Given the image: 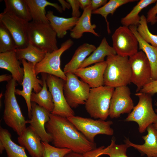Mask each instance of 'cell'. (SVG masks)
<instances>
[{
	"mask_svg": "<svg viewBox=\"0 0 157 157\" xmlns=\"http://www.w3.org/2000/svg\"><path fill=\"white\" fill-rule=\"evenodd\" d=\"M31 117L28 120L29 126L39 135L42 141L49 143L52 142L51 137L45 128L46 124L50 119V113L34 102H31Z\"/></svg>",
	"mask_w": 157,
	"mask_h": 157,
	"instance_id": "obj_16",
	"label": "cell"
},
{
	"mask_svg": "<svg viewBox=\"0 0 157 157\" xmlns=\"http://www.w3.org/2000/svg\"><path fill=\"white\" fill-rule=\"evenodd\" d=\"M139 24L137 27V31L142 39L151 45L157 47V35L152 33L147 25L146 17L143 15L140 17Z\"/></svg>",
	"mask_w": 157,
	"mask_h": 157,
	"instance_id": "obj_34",
	"label": "cell"
},
{
	"mask_svg": "<svg viewBox=\"0 0 157 157\" xmlns=\"http://www.w3.org/2000/svg\"><path fill=\"white\" fill-rule=\"evenodd\" d=\"M65 74L66 79L63 87V92L68 104L72 108L85 104L91 88L86 83L79 80L74 74L68 73Z\"/></svg>",
	"mask_w": 157,
	"mask_h": 157,
	"instance_id": "obj_8",
	"label": "cell"
},
{
	"mask_svg": "<svg viewBox=\"0 0 157 157\" xmlns=\"http://www.w3.org/2000/svg\"><path fill=\"white\" fill-rule=\"evenodd\" d=\"M139 92L151 95L157 93V80H152L144 85Z\"/></svg>",
	"mask_w": 157,
	"mask_h": 157,
	"instance_id": "obj_37",
	"label": "cell"
},
{
	"mask_svg": "<svg viewBox=\"0 0 157 157\" xmlns=\"http://www.w3.org/2000/svg\"><path fill=\"white\" fill-rule=\"evenodd\" d=\"M129 147V145L126 143L117 144L115 139H112L110 144L104 148L102 155H107L110 157H129L126 154V152Z\"/></svg>",
	"mask_w": 157,
	"mask_h": 157,
	"instance_id": "obj_35",
	"label": "cell"
},
{
	"mask_svg": "<svg viewBox=\"0 0 157 157\" xmlns=\"http://www.w3.org/2000/svg\"><path fill=\"white\" fill-rule=\"evenodd\" d=\"M156 0H140L131 11L122 18L120 22L123 26L129 27L133 26H137L140 20L139 13L144 8L156 1Z\"/></svg>",
	"mask_w": 157,
	"mask_h": 157,
	"instance_id": "obj_31",
	"label": "cell"
},
{
	"mask_svg": "<svg viewBox=\"0 0 157 157\" xmlns=\"http://www.w3.org/2000/svg\"><path fill=\"white\" fill-rule=\"evenodd\" d=\"M46 82L54 104V108L51 113L66 118L75 116L74 111L68 104L64 95L65 81L56 76L47 74Z\"/></svg>",
	"mask_w": 157,
	"mask_h": 157,
	"instance_id": "obj_9",
	"label": "cell"
},
{
	"mask_svg": "<svg viewBox=\"0 0 157 157\" xmlns=\"http://www.w3.org/2000/svg\"><path fill=\"white\" fill-rule=\"evenodd\" d=\"M129 60L131 71V83L135 85L138 92L152 80L151 66L142 51L129 57Z\"/></svg>",
	"mask_w": 157,
	"mask_h": 157,
	"instance_id": "obj_12",
	"label": "cell"
},
{
	"mask_svg": "<svg viewBox=\"0 0 157 157\" xmlns=\"http://www.w3.org/2000/svg\"><path fill=\"white\" fill-rule=\"evenodd\" d=\"M96 48L94 45L88 43L80 45L76 50L71 60L65 66L63 71L65 74L74 73Z\"/></svg>",
	"mask_w": 157,
	"mask_h": 157,
	"instance_id": "obj_24",
	"label": "cell"
},
{
	"mask_svg": "<svg viewBox=\"0 0 157 157\" xmlns=\"http://www.w3.org/2000/svg\"><path fill=\"white\" fill-rule=\"evenodd\" d=\"M155 5L150 9L147 13L146 17L147 23L152 25L155 24L157 22L156 16L157 15V0Z\"/></svg>",
	"mask_w": 157,
	"mask_h": 157,
	"instance_id": "obj_38",
	"label": "cell"
},
{
	"mask_svg": "<svg viewBox=\"0 0 157 157\" xmlns=\"http://www.w3.org/2000/svg\"><path fill=\"white\" fill-rule=\"evenodd\" d=\"M112 38L113 47L118 55L129 57L138 51V40L129 27H119L113 34Z\"/></svg>",
	"mask_w": 157,
	"mask_h": 157,
	"instance_id": "obj_13",
	"label": "cell"
},
{
	"mask_svg": "<svg viewBox=\"0 0 157 157\" xmlns=\"http://www.w3.org/2000/svg\"><path fill=\"white\" fill-rule=\"evenodd\" d=\"M77 129L90 141L94 142L95 136L99 134L112 135L114 131L110 126L113 124L111 120L105 121L99 119L74 116L67 118Z\"/></svg>",
	"mask_w": 157,
	"mask_h": 157,
	"instance_id": "obj_7",
	"label": "cell"
},
{
	"mask_svg": "<svg viewBox=\"0 0 157 157\" xmlns=\"http://www.w3.org/2000/svg\"><path fill=\"white\" fill-rule=\"evenodd\" d=\"M4 11L10 13L28 22L32 19L28 6L25 0H4Z\"/></svg>",
	"mask_w": 157,
	"mask_h": 157,
	"instance_id": "obj_29",
	"label": "cell"
},
{
	"mask_svg": "<svg viewBox=\"0 0 157 157\" xmlns=\"http://www.w3.org/2000/svg\"><path fill=\"white\" fill-rule=\"evenodd\" d=\"M147 130V134L142 136L144 141L143 144H134L128 139H126L124 142L138 150L142 156L146 155L147 157H157V130L152 124L149 126Z\"/></svg>",
	"mask_w": 157,
	"mask_h": 157,
	"instance_id": "obj_19",
	"label": "cell"
},
{
	"mask_svg": "<svg viewBox=\"0 0 157 157\" xmlns=\"http://www.w3.org/2000/svg\"><path fill=\"white\" fill-rule=\"evenodd\" d=\"M107 2V0H91V6L92 11L102 7Z\"/></svg>",
	"mask_w": 157,
	"mask_h": 157,
	"instance_id": "obj_41",
	"label": "cell"
},
{
	"mask_svg": "<svg viewBox=\"0 0 157 157\" xmlns=\"http://www.w3.org/2000/svg\"><path fill=\"white\" fill-rule=\"evenodd\" d=\"M43 148V157H64L71 150L66 148H61L52 146L49 143L42 141Z\"/></svg>",
	"mask_w": 157,
	"mask_h": 157,
	"instance_id": "obj_36",
	"label": "cell"
},
{
	"mask_svg": "<svg viewBox=\"0 0 157 157\" xmlns=\"http://www.w3.org/2000/svg\"><path fill=\"white\" fill-rule=\"evenodd\" d=\"M27 35L29 43L46 53L58 49L56 34L49 23L29 22Z\"/></svg>",
	"mask_w": 157,
	"mask_h": 157,
	"instance_id": "obj_4",
	"label": "cell"
},
{
	"mask_svg": "<svg viewBox=\"0 0 157 157\" xmlns=\"http://www.w3.org/2000/svg\"><path fill=\"white\" fill-rule=\"evenodd\" d=\"M0 142L3 144L7 157H28L25 148L15 143L11 139V135L7 129L0 127Z\"/></svg>",
	"mask_w": 157,
	"mask_h": 157,
	"instance_id": "obj_27",
	"label": "cell"
},
{
	"mask_svg": "<svg viewBox=\"0 0 157 157\" xmlns=\"http://www.w3.org/2000/svg\"><path fill=\"white\" fill-rule=\"evenodd\" d=\"M16 49L15 42L11 34L0 23V53L14 51Z\"/></svg>",
	"mask_w": 157,
	"mask_h": 157,
	"instance_id": "obj_33",
	"label": "cell"
},
{
	"mask_svg": "<svg viewBox=\"0 0 157 157\" xmlns=\"http://www.w3.org/2000/svg\"><path fill=\"white\" fill-rule=\"evenodd\" d=\"M46 16L51 26L56 33L57 37L59 38H63L68 31L71 30L78 19L73 17L65 18L56 16L50 10L47 12Z\"/></svg>",
	"mask_w": 157,
	"mask_h": 157,
	"instance_id": "obj_23",
	"label": "cell"
},
{
	"mask_svg": "<svg viewBox=\"0 0 157 157\" xmlns=\"http://www.w3.org/2000/svg\"><path fill=\"white\" fill-rule=\"evenodd\" d=\"M104 85L115 88L131 83V71L129 57L117 54L106 57Z\"/></svg>",
	"mask_w": 157,
	"mask_h": 157,
	"instance_id": "obj_3",
	"label": "cell"
},
{
	"mask_svg": "<svg viewBox=\"0 0 157 157\" xmlns=\"http://www.w3.org/2000/svg\"><path fill=\"white\" fill-rule=\"evenodd\" d=\"M80 8L83 10L91 5V0H78Z\"/></svg>",
	"mask_w": 157,
	"mask_h": 157,
	"instance_id": "obj_42",
	"label": "cell"
},
{
	"mask_svg": "<svg viewBox=\"0 0 157 157\" xmlns=\"http://www.w3.org/2000/svg\"><path fill=\"white\" fill-rule=\"evenodd\" d=\"M73 44V41L71 39H68L62 43L58 49L51 52L47 53L43 59L35 66L36 75L40 73H46L66 81L65 74L60 67V57L62 54Z\"/></svg>",
	"mask_w": 157,
	"mask_h": 157,
	"instance_id": "obj_10",
	"label": "cell"
},
{
	"mask_svg": "<svg viewBox=\"0 0 157 157\" xmlns=\"http://www.w3.org/2000/svg\"><path fill=\"white\" fill-rule=\"evenodd\" d=\"M156 19L157 20V15L156 16Z\"/></svg>",
	"mask_w": 157,
	"mask_h": 157,
	"instance_id": "obj_49",
	"label": "cell"
},
{
	"mask_svg": "<svg viewBox=\"0 0 157 157\" xmlns=\"http://www.w3.org/2000/svg\"><path fill=\"white\" fill-rule=\"evenodd\" d=\"M5 150L4 147L2 144V143L0 142V154H2L3 151Z\"/></svg>",
	"mask_w": 157,
	"mask_h": 157,
	"instance_id": "obj_46",
	"label": "cell"
},
{
	"mask_svg": "<svg viewBox=\"0 0 157 157\" xmlns=\"http://www.w3.org/2000/svg\"><path fill=\"white\" fill-rule=\"evenodd\" d=\"M43 85L42 90L39 92H32L31 98V102H34L51 113L54 108V104L52 95L48 90L46 82L47 74L41 73Z\"/></svg>",
	"mask_w": 157,
	"mask_h": 157,
	"instance_id": "obj_28",
	"label": "cell"
},
{
	"mask_svg": "<svg viewBox=\"0 0 157 157\" xmlns=\"http://www.w3.org/2000/svg\"><path fill=\"white\" fill-rule=\"evenodd\" d=\"M13 79L11 75H7L4 74L0 75V82L6 81L7 82L10 81Z\"/></svg>",
	"mask_w": 157,
	"mask_h": 157,
	"instance_id": "obj_44",
	"label": "cell"
},
{
	"mask_svg": "<svg viewBox=\"0 0 157 157\" xmlns=\"http://www.w3.org/2000/svg\"><path fill=\"white\" fill-rule=\"evenodd\" d=\"M29 8L32 21L38 22L49 23L46 16L45 8L48 6L53 7L59 13L63 10L58 3L46 0H25Z\"/></svg>",
	"mask_w": 157,
	"mask_h": 157,
	"instance_id": "obj_22",
	"label": "cell"
},
{
	"mask_svg": "<svg viewBox=\"0 0 157 157\" xmlns=\"http://www.w3.org/2000/svg\"><path fill=\"white\" fill-rule=\"evenodd\" d=\"M58 1L61 5L63 11H65L67 9H69L71 8L70 4L66 0H58Z\"/></svg>",
	"mask_w": 157,
	"mask_h": 157,
	"instance_id": "obj_43",
	"label": "cell"
},
{
	"mask_svg": "<svg viewBox=\"0 0 157 157\" xmlns=\"http://www.w3.org/2000/svg\"><path fill=\"white\" fill-rule=\"evenodd\" d=\"M72 8V17L79 18L81 16L80 8L78 0H67Z\"/></svg>",
	"mask_w": 157,
	"mask_h": 157,
	"instance_id": "obj_39",
	"label": "cell"
},
{
	"mask_svg": "<svg viewBox=\"0 0 157 157\" xmlns=\"http://www.w3.org/2000/svg\"><path fill=\"white\" fill-rule=\"evenodd\" d=\"M114 89L105 85L91 88L85 105L87 112L91 117L104 120L107 119Z\"/></svg>",
	"mask_w": 157,
	"mask_h": 157,
	"instance_id": "obj_5",
	"label": "cell"
},
{
	"mask_svg": "<svg viewBox=\"0 0 157 157\" xmlns=\"http://www.w3.org/2000/svg\"><path fill=\"white\" fill-rule=\"evenodd\" d=\"M129 27L137 39L139 49L144 53L149 62L152 80H157V47L151 45L142 39L137 31V26H131Z\"/></svg>",
	"mask_w": 157,
	"mask_h": 157,
	"instance_id": "obj_25",
	"label": "cell"
},
{
	"mask_svg": "<svg viewBox=\"0 0 157 157\" xmlns=\"http://www.w3.org/2000/svg\"><path fill=\"white\" fill-rule=\"evenodd\" d=\"M20 145L27 150L31 157H43V148L40 137L30 126L26 127L17 138Z\"/></svg>",
	"mask_w": 157,
	"mask_h": 157,
	"instance_id": "obj_18",
	"label": "cell"
},
{
	"mask_svg": "<svg viewBox=\"0 0 157 157\" xmlns=\"http://www.w3.org/2000/svg\"><path fill=\"white\" fill-rule=\"evenodd\" d=\"M15 51L18 60L24 59L35 66L43 59L47 53L30 43L24 48L16 49Z\"/></svg>",
	"mask_w": 157,
	"mask_h": 157,
	"instance_id": "obj_30",
	"label": "cell"
},
{
	"mask_svg": "<svg viewBox=\"0 0 157 157\" xmlns=\"http://www.w3.org/2000/svg\"><path fill=\"white\" fill-rule=\"evenodd\" d=\"M131 91L127 86L115 88L111 99L109 117L112 119L119 117L121 114H129L134 107L131 96Z\"/></svg>",
	"mask_w": 157,
	"mask_h": 157,
	"instance_id": "obj_15",
	"label": "cell"
},
{
	"mask_svg": "<svg viewBox=\"0 0 157 157\" xmlns=\"http://www.w3.org/2000/svg\"><path fill=\"white\" fill-rule=\"evenodd\" d=\"M28 22L8 12L3 11L0 14V23L7 28L11 34L17 49L24 48L29 44L27 35Z\"/></svg>",
	"mask_w": 157,
	"mask_h": 157,
	"instance_id": "obj_14",
	"label": "cell"
},
{
	"mask_svg": "<svg viewBox=\"0 0 157 157\" xmlns=\"http://www.w3.org/2000/svg\"><path fill=\"white\" fill-rule=\"evenodd\" d=\"M116 54V53L113 48L109 45L106 38L104 37L99 46L85 60L79 68L104 61L106 57Z\"/></svg>",
	"mask_w": 157,
	"mask_h": 157,
	"instance_id": "obj_26",
	"label": "cell"
},
{
	"mask_svg": "<svg viewBox=\"0 0 157 157\" xmlns=\"http://www.w3.org/2000/svg\"><path fill=\"white\" fill-rule=\"evenodd\" d=\"M92 10L91 5L83 10L81 15L78 18L76 24L71 30L70 37L74 39L81 38L86 32L91 33L95 36L99 37V35L94 29L96 28L95 24H92L91 19Z\"/></svg>",
	"mask_w": 157,
	"mask_h": 157,
	"instance_id": "obj_21",
	"label": "cell"
},
{
	"mask_svg": "<svg viewBox=\"0 0 157 157\" xmlns=\"http://www.w3.org/2000/svg\"><path fill=\"white\" fill-rule=\"evenodd\" d=\"M154 127L157 130V119L152 124Z\"/></svg>",
	"mask_w": 157,
	"mask_h": 157,
	"instance_id": "obj_47",
	"label": "cell"
},
{
	"mask_svg": "<svg viewBox=\"0 0 157 157\" xmlns=\"http://www.w3.org/2000/svg\"><path fill=\"white\" fill-rule=\"evenodd\" d=\"M49 117L45 128L54 146L82 154L97 148L96 143L88 140L67 118L51 113Z\"/></svg>",
	"mask_w": 157,
	"mask_h": 157,
	"instance_id": "obj_1",
	"label": "cell"
},
{
	"mask_svg": "<svg viewBox=\"0 0 157 157\" xmlns=\"http://www.w3.org/2000/svg\"><path fill=\"white\" fill-rule=\"evenodd\" d=\"M135 95L139 98L138 103L125 120L137 123L139 132L142 133L157 119V114L153 108L151 95L140 92Z\"/></svg>",
	"mask_w": 157,
	"mask_h": 157,
	"instance_id": "obj_6",
	"label": "cell"
},
{
	"mask_svg": "<svg viewBox=\"0 0 157 157\" xmlns=\"http://www.w3.org/2000/svg\"><path fill=\"white\" fill-rule=\"evenodd\" d=\"M135 0H110L105 5L99 8L92 11V14L100 15L105 19L107 24V30L108 34L111 33L109 22L107 17L110 14L113 15L116 10L123 5L135 2Z\"/></svg>",
	"mask_w": 157,
	"mask_h": 157,
	"instance_id": "obj_32",
	"label": "cell"
},
{
	"mask_svg": "<svg viewBox=\"0 0 157 157\" xmlns=\"http://www.w3.org/2000/svg\"><path fill=\"white\" fill-rule=\"evenodd\" d=\"M17 82L13 78L7 82L4 94L3 119L5 124L19 135L26 128L28 121L21 112L15 96Z\"/></svg>",
	"mask_w": 157,
	"mask_h": 157,
	"instance_id": "obj_2",
	"label": "cell"
},
{
	"mask_svg": "<svg viewBox=\"0 0 157 157\" xmlns=\"http://www.w3.org/2000/svg\"><path fill=\"white\" fill-rule=\"evenodd\" d=\"M106 67V63L104 61L91 66L78 68L74 74L90 88H97L104 85V76Z\"/></svg>",
	"mask_w": 157,
	"mask_h": 157,
	"instance_id": "obj_17",
	"label": "cell"
},
{
	"mask_svg": "<svg viewBox=\"0 0 157 157\" xmlns=\"http://www.w3.org/2000/svg\"><path fill=\"white\" fill-rule=\"evenodd\" d=\"M64 157H84L83 154L72 151L65 155Z\"/></svg>",
	"mask_w": 157,
	"mask_h": 157,
	"instance_id": "obj_45",
	"label": "cell"
},
{
	"mask_svg": "<svg viewBox=\"0 0 157 157\" xmlns=\"http://www.w3.org/2000/svg\"><path fill=\"white\" fill-rule=\"evenodd\" d=\"M104 146H101L91 151L83 154L84 157H99L101 156Z\"/></svg>",
	"mask_w": 157,
	"mask_h": 157,
	"instance_id": "obj_40",
	"label": "cell"
},
{
	"mask_svg": "<svg viewBox=\"0 0 157 157\" xmlns=\"http://www.w3.org/2000/svg\"><path fill=\"white\" fill-rule=\"evenodd\" d=\"M155 105L156 107V108L155 109V111L157 113V102L156 101L155 102Z\"/></svg>",
	"mask_w": 157,
	"mask_h": 157,
	"instance_id": "obj_48",
	"label": "cell"
},
{
	"mask_svg": "<svg viewBox=\"0 0 157 157\" xmlns=\"http://www.w3.org/2000/svg\"><path fill=\"white\" fill-rule=\"evenodd\" d=\"M21 62L17 58L15 51L0 53V68L6 70L11 74L13 78L21 85L24 75Z\"/></svg>",
	"mask_w": 157,
	"mask_h": 157,
	"instance_id": "obj_20",
	"label": "cell"
},
{
	"mask_svg": "<svg viewBox=\"0 0 157 157\" xmlns=\"http://www.w3.org/2000/svg\"><path fill=\"white\" fill-rule=\"evenodd\" d=\"M23 66L24 75L22 83L23 88L22 90L16 89V94L22 97L26 104L28 116L31 117V96L33 89L36 93L39 92L42 90L43 85L42 80L37 78L35 71V66L32 63L28 62L24 59L20 61Z\"/></svg>",
	"mask_w": 157,
	"mask_h": 157,
	"instance_id": "obj_11",
	"label": "cell"
}]
</instances>
